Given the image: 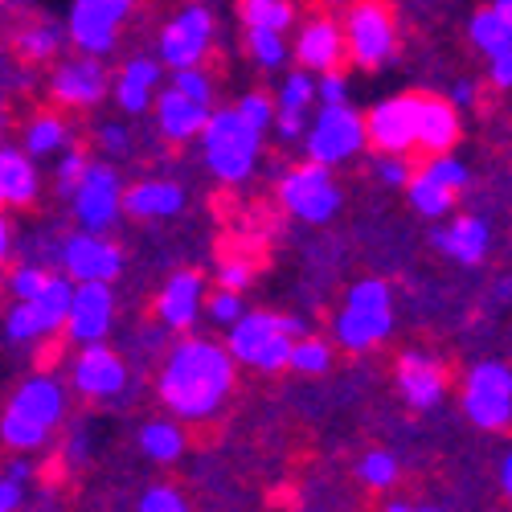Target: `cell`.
<instances>
[{
  "instance_id": "obj_36",
  "label": "cell",
  "mask_w": 512,
  "mask_h": 512,
  "mask_svg": "<svg viewBox=\"0 0 512 512\" xmlns=\"http://www.w3.org/2000/svg\"><path fill=\"white\" fill-rule=\"evenodd\" d=\"M398 476H402V467H398V459H394L390 451H369V455H361V463H357V480H361L369 492H390V488L398 484Z\"/></svg>"
},
{
  "instance_id": "obj_8",
  "label": "cell",
  "mask_w": 512,
  "mask_h": 512,
  "mask_svg": "<svg viewBox=\"0 0 512 512\" xmlns=\"http://www.w3.org/2000/svg\"><path fill=\"white\" fill-rule=\"evenodd\" d=\"M340 201H345V193H340L328 164L308 160L279 177V205L304 226H328L340 213Z\"/></svg>"
},
{
  "instance_id": "obj_41",
  "label": "cell",
  "mask_w": 512,
  "mask_h": 512,
  "mask_svg": "<svg viewBox=\"0 0 512 512\" xmlns=\"http://www.w3.org/2000/svg\"><path fill=\"white\" fill-rule=\"evenodd\" d=\"M87 152H78L74 144L66 148V152H58V164H54V189H58V197L66 201L70 193H74V185L82 181V173H87Z\"/></svg>"
},
{
  "instance_id": "obj_6",
  "label": "cell",
  "mask_w": 512,
  "mask_h": 512,
  "mask_svg": "<svg viewBox=\"0 0 512 512\" xmlns=\"http://www.w3.org/2000/svg\"><path fill=\"white\" fill-rule=\"evenodd\" d=\"M300 140H304L308 160L340 168V164L357 160L369 148V140H365V115L357 107H349V103H320V111L308 119Z\"/></svg>"
},
{
  "instance_id": "obj_30",
  "label": "cell",
  "mask_w": 512,
  "mask_h": 512,
  "mask_svg": "<svg viewBox=\"0 0 512 512\" xmlns=\"http://www.w3.org/2000/svg\"><path fill=\"white\" fill-rule=\"evenodd\" d=\"M74 144V127L58 115V111H41L25 123V132H21V148L33 156V160H50L58 152H66Z\"/></svg>"
},
{
  "instance_id": "obj_47",
  "label": "cell",
  "mask_w": 512,
  "mask_h": 512,
  "mask_svg": "<svg viewBox=\"0 0 512 512\" xmlns=\"http://www.w3.org/2000/svg\"><path fill=\"white\" fill-rule=\"evenodd\" d=\"M304 127H308V111H295V107H275L271 115V132L283 140V144H295L304 136Z\"/></svg>"
},
{
  "instance_id": "obj_18",
  "label": "cell",
  "mask_w": 512,
  "mask_h": 512,
  "mask_svg": "<svg viewBox=\"0 0 512 512\" xmlns=\"http://www.w3.org/2000/svg\"><path fill=\"white\" fill-rule=\"evenodd\" d=\"M394 381H398L402 402L418 414L439 410L443 398H447V369L431 353H402L398 369H394Z\"/></svg>"
},
{
  "instance_id": "obj_46",
  "label": "cell",
  "mask_w": 512,
  "mask_h": 512,
  "mask_svg": "<svg viewBox=\"0 0 512 512\" xmlns=\"http://www.w3.org/2000/svg\"><path fill=\"white\" fill-rule=\"evenodd\" d=\"M349 74L345 70H324L316 74V103H349Z\"/></svg>"
},
{
  "instance_id": "obj_22",
  "label": "cell",
  "mask_w": 512,
  "mask_h": 512,
  "mask_svg": "<svg viewBox=\"0 0 512 512\" xmlns=\"http://www.w3.org/2000/svg\"><path fill=\"white\" fill-rule=\"evenodd\" d=\"M189 205L185 189L177 181H164V177H144L132 189L123 185V213L136 222H168Z\"/></svg>"
},
{
  "instance_id": "obj_16",
  "label": "cell",
  "mask_w": 512,
  "mask_h": 512,
  "mask_svg": "<svg viewBox=\"0 0 512 512\" xmlns=\"http://www.w3.org/2000/svg\"><path fill=\"white\" fill-rule=\"evenodd\" d=\"M115 328V291L111 283H74L70 308L62 320V332L70 345H91V340H107Z\"/></svg>"
},
{
  "instance_id": "obj_15",
  "label": "cell",
  "mask_w": 512,
  "mask_h": 512,
  "mask_svg": "<svg viewBox=\"0 0 512 512\" xmlns=\"http://www.w3.org/2000/svg\"><path fill=\"white\" fill-rule=\"evenodd\" d=\"M107 66L95 54H74V58H58V66L50 70L46 95L54 107H70V111H91L107 99Z\"/></svg>"
},
{
  "instance_id": "obj_26",
  "label": "cell",
  "mask_w": 512,
  "mask_h": 512,
  "mask_svg": "<svg viewBox=\"0 0 512 512\" xmlns=\"http://www.w3.org/2000/svg\"><path fill=\"white\" fill-rule=\"evenodd\" d=\"M41 197L37 160L25 148L0 144V209H29Z\"/></svg>"
},
{
  "instance_id": "obj_44",
  "label": "cell",
  "mask_w": 512,
  "mask_h": 512,
  "mask_svg": "<svg viewBox=\"0 0 512 512\" xmlns=\"http://www.w3.org/2000/svg\"><path fill=\"white\" fill-rule=\"evenodd\" d=\"M95 144L107 160H123V156H132V132H127L123 123H103L99 132H95Z\"/></svg>"
},
{
  "instance_id": "obj_52",
  "label": "cell",
  "mask_w": 512,
  "mask_h": 512,
  "mask_svg": "<svg viewBox=\"0 0 512 512\" xmlns=\"http://www.w3.org/2000/svg\"><path fill=\"white\" fill-rule=\"evenodd\" d=\"M13 250H17V226L9 218V209H0V271L13 263Z\"/></svg>"
},
{
  "instance_id": "obj_17",
  "label": "cell",
  "mask_w": 512,
  "mask_h": 512,
  "mask_svg": "<svg viewBox=\"0 0 512 512\" xmlns=\"http://www.w3.org/2000/svg\"><path fill=\"white\" fill-rule=\"evenodd\" d=\"M414 123H418V95H394L365 111V140L377 152H414Z\"/></svg>"
},
{
  "instance_id": "obj_20",
  "label": "cell",
  "mask_w": 512,
  "mask_h": 512,
  "mask_svg": "<svg viewBox=\"0 0 512 512\" xmlns=\"http://www.w3.org/2000/svg\"><path fill=\"white\" fill-rule=\"evenodd\" d=\"M205 275L201 271H173L156 295V320L164 332H189L201 320Z\"/></svg>"
},
{
  "instance_id": "obj_51",
  "label": "cell",
  "mask_w": 512,
  "mask_h": 512,
  "mask_svg": "<svg viewBox=\"0 0 512 512\" xmlns=\"http://www.w3.org/2000/svg\"><path fill=\"white\" fill-rule=\"evenodd\" d=\"M476 99H480V82H476V78H459L455 87H451V95H447V103H451L455 111L476 107Z\"/></svg>"
},
{
  "instance_id": "obj_28",
  "label": "cell",
  "mask_w": 512,
  "mask_h": 512,
  "mask_svg": "<svg viewBox=\"0 0 512 512\" xmlns=\"http://www.w3.org/2000/svg\"><path fill=\"white\" fill-rule=\"evenodd\" d=\"M70 291H74V279L66 271H50L46 283H41V291L25 300V308H29V316H33L41 336L62 332V320H66V308H70Z\"/></svg>"
},
{
  "instance_id": "obj_35",
  "label": "cell",
  "mask_w": 512,
  "mask_h": 512,
  "mask_svg": "<svg viewBox=\"0 0 512 512\" xmlns=\"http://www.w3.org/2000/svg\"><path fill=\"white\" fill-rule=\"evenodd\" d=\"M287 369L304 373V377H320V373H328V369H332V345H328V340H320V336L300 332V336L291 340Z\"/></svg>"
},
{
  "instance_id": "obj_1",
  "label": "cell",
  "mask_w": 512,
  "mask_h": 512,
  "mask_svg": "<svg viewBox=\"0 0 512 512\" xmlns=\"http://www.w3.org/2000/svg\"><path fill=\"white\" fill-rule=\"evenodd\" d=\"M234 381H238V365L222 340L181 336L164 353V365L156 373V398L173 418L201 426L226 410Z\"/></svg>"
},
{
  "instance_id": "obj_48",
  "label": "cell",
  "mask_w": 512,
  "mask_h": 512,
  "mask_svg": "<svg viewBox=\"0 0 512 512\" xmlns=\"http://www.w3.org/2000/svg\"><path fill=\"white\" fill-rule=\"evenodd\" d=\"M410 177V160L398 152H377V181L386 189H402Z\"/></svg>"
},
{
  "instance_id": "obj_32",
  "label": "cell",
  "mask_w": 512,
  "mask_h": 512,
  "mask_svg": "<svg viewBox=\"0 0 512 512\" xmlns=\"http://www.w3.org/2000/svg\"><path fill=\"white\" fill-rule=\"evenodd\" d=\"M406 197H410V205H414V213H422L426 222H439V218H447V213L455 209V189H447L443 181H435L431 173H422V168H410V177H406Z\"/></svg>"
},
{
  "instance_id": "obj_13",
  "label": "cell",
  "mask_w": 512,
  "mask_h": 512,
  "mask_svg": "<svg viewBox=\"0 0 512 512\" xmlns=\"http://www.w3.org/2000/svg\"><path fill=\"white\" fill-rule=\"evenodd\" d=\"M127 361L107 345V340H91V345H78L74 361H70V390L87 402H115L127 394Z\"/></svg>"
},
{
  "instance_id": "obj_11",
  "label": "cell",
  "mask_w": 512,
  "mask_h": 512,
  "mask_svg": "<svg viewBox=\"0 0 512 512\" xmlns=\"http://www.w3.org/2000/svg\"><path fill=\"white\" fill-rule=\"evenodd\" d=\"M66 201L78 230L107 234L123 218V177L115 173V164H87V173Z\"/></svg>"
},
{
  "instance_id": "obj_50",
  "label": "cell",
  "mask_w": 512,
  "mask_h": 512,
  "mask_svg": "<svg viewBox=\"0 0 512 512\" xmlns=\"http://www.w3.org/2000/svg\"><path fill=\"white\" fill-rule=\"evenodd\" d=\"M484 62H488L492 87H496V91H508V87H512V50H500V54H492V58H484Z\"/></svg>"
},
{
  "instance_id": "obj_49",
  "label": "cell",
  "mask_w": 512,
  "mask_h": 512,
  "mask_svg": "<svg viewBox=\"0 0 512 512\" xmlns=\"http://www.w3.org/2000/svg\"><path fill=\"white\" fill-rule=\"evenodd\" d=\"M62 459H66L70 467L87 463V459H91V431H82V426H78V431H70L66 443H62Z\"/></svg>"
},
{
  "instance_id": "obj_12",
  "label": "cell",
  "mask_w": 512,
  "mask_h": 512,
  "mask_svg": "<svg viewBox=\"0 0 512 512\" xmlns=\"http://www.w3.org/2000/svg\"><path fill=\"white\" fill-rule=\"evenodd\" d=\"M213 37H218V21H213L209 5H185L173 21L160 29L156 62L168 66V70L205 66V58L213 50Z\"/></svg>"
},
{
  "instance_id": "obj_21",
  "label": "cell",
  "mask_w": 512,
  "mask_h": 512,
  "mask_svg": "<svg viewBox=\"0 0 512 512\" xmlns=\"http://www.w3.org/2000/svg\"><path fill=\"white\" fill-rule=\"evenodd\" d=\"M291 58L312 74L336 70L340 62H345V33H340V21L336 17H308L300 25V33H295Z\"/></svg>"
},
{
  "instance_id": "obj_43",
  "label": "cell",
  "mask_w": 512,
  "mask_h": 512,
  "mask_svg": "<svg viewBox=\"0 0 512 512\" xmlns=\"http://www.w3.org/2000/svg\"><path fill=\"white\" fill-rule=\"evenodd\" d=\"M168 87L189 95V99H197V103H205V107L213 103V78L205 74V66H181V70H173Z\"/></svg>"
},
{
  "instance_id": "obj_42",
  "label": "cell",
  "mask_w": 512,
  "mask_h": 512,
  "mask_svg": "<svg viewBox=\"0 0 512 512\" xmlns=\"http://www.w3.org/2000/svg\"><path fill=\"white\" fill-rule=\"evenodd\" d=\"M234 111L254 127V132H271V115H275V95H267V91H246L238 103H234Z\"/></svg>"
},
{
  "instance_id": "obj_38",
  "label": "cell",
  "mask_w": 512,
  "mask_h": 512,
  "mask_svg": "<svg viewBox=\"0 0 512 512\" xmlns=\"http://www.w3.org/2000/svg\"><path fill=\"white\" fill-rule=\"evenodd\" d=\"M242 312H246L242 291H226V287H218L213 295H205V300H201V316H205L209 324H218V328H230Z\"/></svg>"
},
{
  "instance_id": "obj_34",
  "label": "cell",
  "mask_w": 512,
  "mask_h": 512,
  "mask_svg": "<svg viewBox=\"0 0 512 512\" xmlns=\"http://www.w3.org/2000/svg\"><path fill=\"white\" fill-rule=\"evenodd\" d=\"M238 21H242V29L287 33L295 25V5L291 0H238Z\"/></svg>"
},
{
  "instance_id": "obj_9",
  "label": "cell",
  "mask_w": 512,
  "mask_h": 512,
  "mask_svg": "<svg viewBox=\"0 0 512 512\" xmlns=\"http://www.w3.org/2000/svg\"><path fill=\"white\" fill-rule=\"evenodd\" d=\"M463 414L476 431L500 435L512 422V369L504 361H480L463 377Z\"/></svg>"
},
{
  "instance_id": "obj_27",
  "label": "cell",
  "mask_w": 512,
  "mask_h": 512,
  "mask_svg": "<svg viewBox=\"0 0 512 512\" xmlns=\"http://www.w3.org/2000/svg\"><path fill=\"white\" fill-rule=\"evenodd\" d=\"M13 50L25 66H46V62H58L62 50H66V25L62 21H29L13 33Z\"/></svg>"
},
{
  "instance_id": "obj_14",
  "label": "cell",
  "mask_w": 512,
  "mask_h": 512,
  "mask_svg": "<svg viewBox=\"0 0 512 512\" xmlns=\"http://www.w3.org/2000/svg\"><path fill=\"white\" fill-rule=\"evenodd\" d=\"M58 271L74 283H115L123 275V246L95 230H74L58 242Z\"/></svg>"
},
{
  "instance_id": "obj_25",
  "label": "cell",
  "mask_w": 512,
  "mask_h": 512,
  "mask_svg": "<svg viewBox=\"0 0 512 512\" xmlns=\"http://www.w3.org/2000/svg\"><path fill=\"white\" fill-rule=\"evenodd\" d=\"M160 82H164V66L156 58H132V62L119 66V74L107 91L115 95L123 115H144L160 91Z\"/></svg>"
},
{
  "instance_id": "obj_19",
  "label": "cell",
  "mask_w": 512,
  "mask_h": 512,
  "mask_svg": "<svg viewBox=\"0 0 512 512\" xmlns=\"http://www.w3.org/2000/svg\"><path fill=\"white\" fill-rule=\"evenodd\" d=\"M431 246L459 267H484L492 254V222L480 213H459L447 226L431 230Z\"/></svg>"
},
{
  "instance_id": "obj_2",
  "label": "cell",
  "mask_w": 512,
  "mask_h": 512,
  "mask_svg": "<svg viewBox=\"0 0 512 512\" xmlns=\"http://www.w3.org/2000/svg\"><path fill=\"white\" fill-rule=\"evenodd\" d=\"M70 414V394L54 373H33L13 390L5 414H0V447L9 455L41 451Z\"/></svg>"
},
{
  "instance_id": "obj_56",
  "label": "cell",
  "mask_w": 512,
  "mask_h": 512,
  "mask_svg": "<svg viewBox=\"0 0 512 512\" xmlns=\"http://www.w3.org/2000/svg\"><path fill=\"white\" fill-rule=\"evenodd\" d=\"M386 508H390V512H410V508H414V504H410V500H390V504H386Z\"/></svg>"
},
{
  "instance_id": "obj_45",
  "label": "cell",
  "mask_w": 512,
  "mask_h": 512,
  "mask_svg": "<svg viewBox=\"0 0 512 512\" xmlns=\"http://www.w3.org/2000/svg\"><path fill=\"white\" fill-rule=\"evenodd\" d=\"M254 279H259V267H254L250 259H226V263H218V287H226V291H246Z\"/></svg>"
},
{
  "instance_id": "obj_40",
  "label": "cell",
  "mask_w": 512,
  "mask_h": 512,
  "mask_svg": "<svg viewBox=\"0 0 512 512\" xmlns=\"http://www.w3.org/2000/svg\"><path fill=\"white\" fill-rule=\"evenodd\" d=\"M140 512H189V496L177 484H148L136 500Z\"/></svg>"
},
{
  "instance_id": "obj_4",
  "label": "cell",
  "mask_w": 512,
  "mask_h": 512,
  "mask_svg": "<svg viewBox=\"0 0 512 512\" xmlns=\"http://www.w3.org/2000/svg\"><path fill=\"white\" fill-rule=\"evenodd\" d=\"M394 332V287L386 279H357L345 295V304L332 316V340L336 349L353 357L377 349Z\"/></svg>"
},
{
  "instance_id": "obj_7",
  "label": "cell",
  "mask_w": 512,
  "mask_h": 512,
  "mask_svg": "<svg viewBox=\"0 0 512 512\" xmlns=\"http://www.w3.org/2000/svg\"><path fill=\"white\" fill-rule=\"evenodd\" d=\"M340 33H345V58L361 70H381L398 54V21L386 0H353Z\"/></svg>"
},
{
  "instance_id": "obj_10",
  "label": "cell",
  "mask_w": 512,
  "mask_h": 512,
  "mask_svg": "<svg viewBox=\"0 0 512 512\" xmlns=\"http://www.w3.org/2000/svg\"><path fill=\"white\" fill-rule=\"evenodd\" d=\"M132 13H136V0H70L66 41L78 54L107 58L119 46V33Z\"/></svg>"
},
{
  "instance_id": "obj_3",
  "label": "cell",
  "mask_w": 512,
  "mask_h": 512,
  "mask_svg": "<svg viewBox=\"0 0 512 512\" xmlns=\"http://www.w3.org/2000/svg\"><path fill=\"white\" fill-rule=\"evenodd\" d=\"M201 140V160L209 168L213 181L222 185H246L254 177V168L263 160V132H254V127L234 111V107H218L205 115V127L197 132Z\"/></svg>"
},
{
  "instance_id": "obj_33",
  "label": "cell",
  "mask_w": 512,
  "mask_h": 512,
  "mask_svg": "<svg viewBox=\"0 0 512 512\" xmlns=\"http://www.w3.org/2000/svg\"><path fill=\"white\" fill-rule=\"evenodd\" d=\"M246 54L263 74H275L291 62V41L287 33H275V29H246Z\"/></svg>"
},
{
  "instance_id": "obj_31",
  "label": "cell",
  "mask_w": 512,
  "mask_h": 512,
  "mask_svg": "<svg viewBox=\"0 0 512 512\" xmlns=\"http://www.w3.org/2000/svg\"><path fill=\"white\" fill-rule=\"evenodd\" d=\"M189 439H185V422L173 418V414H160V418H148L140 426V451L152 459V463H177L185 455Z\"/></svg>"
},
{
  "instance_id": "obj_24",
  "label": "cell",
  "mask_w": 512,
  "mask_h": 512,
  "mask_svg": "<svg viewBox=\"0 0 512 512\" xmlns=\"http://www.w3.org/2000/svg\"><path fill=\"white\" fill-rule=\"evenodd\" d=\"M463 136V123H459V111L447 103V99H435V95H418V123H414V148L435 156V152H455Z\"/></svg>"
},
{
  "instance_id": "obj_29",
  "label": "cell",
  "mask_w": 512,
  "mask_h": 512,
  "mask_svg": "<svg viewBox=\"0 0 512 512\" xmlns=\"http://www.w3.org/2000/svg\"><path fill=\"white\" fill-rule=\"evenodd\" d=\"M467 37H472V46L484 58L512 50V0H492L488 9H480L472 21H467Z\"/></svg>"
},
{
  "instance_id": "obj_23",
  "label": "cell",
  "mask_w": 512,
  "mask_h": 512,
  "mask_svg": "<svg viewBox=\"0 0 512 512\" xmlns=\"http://www.w3.org/2000/svg\"><path fill=\"white\" fill-rule=\"evenodd\" d=\"M148 111L156 115V132H160L168 144H193L197 132L205 127V115H209L205 103H197V99H189V95H181V91H173V87L156 91V99H152Z\"/></svg>"
},
{
  "instance_id": "obj_39",
  "label": "cell",
  "mask_w": 512,
  "mask_h": 512,
  "mask_svg": "<svg viewBox=\"0 0 512 512\" xmlns=\"http://www.w3.org/2000/svg\"><path fill=\"white\" fill-rule=\"evenodd\" d=\"M0 275H5V287H9L13 300H29V295H37V291H41V283H46L50 267H41V263L25 259V263H17V267H5Z\"/></svg>"
},
{
  "instance_id": "obj_5",
  "label": "cell",
  "mask_w": 512,
  "mask_h": 512,
  "mask_svg": "<svg viewBox=\"0 0 512 512\" xmlns=\"http://www.w3.org/2000/svg\"><path fill=\"white\" fill-rule=\"evenodd\" d=\"M300 332H308V324L300 316L254 308V312H242L226 328V353L234 357V365L259 369V373H279V369H287L291 340Z\"/></svg>"
},
{
  "instance_id": "obj_55",
  "label": "cell",
  "mask_w": 512,
  "mask_h": 512,
  "mask_svg": "<svg viewBox=\"0 0 512 512\" xmlns=\"http://www.w3.org/2000/svg\"><path fill=\"white\" fill-rule=\"evenodd\" d=\"M496 484H500L504 496H512V455H508V451H504L500 463H496Z\"/></svg>"
},
{
  "instance_id": "obj_37",
  "label": "cell",
  "mask_w": 512,
  "mask_h": 512,
  "mask_svg": "<svg viewBox=\"0 0 512 512\" xmlns=\"http://www.w3.org/2000/svg\"><path fill=\"white\" fill-rule=\"evenodd\" d=\"M316 103V74L295 66L291 74H283L279 82V95H275V107H295V111H308Z\"/></svg>"
},
{
  "instance_id": "obj_54",
  "label": "cell",
  "mask_w": 512,
  "mask_h": 512,
  "mask_svg": "<svg viewBox=\"0 0 512 512\" xmlns=\"http://www.w3.org/2000/svg\"><path fill=\"white\" fill-rule=\"evenodd\" d=\"M25 492H29V488H21V484H13V480L0 476V512L21 508V504H25Z\"/></svg>"
},
{
  "instance_id": "obj_53",
  "label": "cell",
  "mask_w": 512,
  "mask_h": 512,
  "mask_svg": "<svg viewBox=\"0 0 512 512\" xmlns=\"http://www.w3.org/2000/svg\"><path fill=\"white\" fill-rule=\"evenodd\" d=\"M0 476L13 480V484H21V488H29V484H33V463H29L25 455H13V459L0 463Z\"/></svg>"
}]
</instances>
